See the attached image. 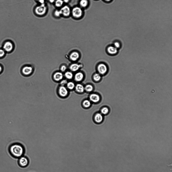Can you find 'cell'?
<instances>
[{
    "label": "cell",
    "mask_w": 172,
    "mask_h": 172,
    "mask_svg": "<svg viewBox=\"0 0 172 172\" xmlns=\"http://www.w3.org/2000/svg\"><path fill=\"white\" fill-rule=\"evenodd\" d=\"M90 99L92 102L96 103L99 101L100 98L98 95L95 94H92L90 95Z\"/></svg>",
    "instance_id": "obj_15"
},
{
    "label": "cell",
    "mask_w": 172,
    "mask_h": 172,
    "mask_svg": "<svg viewBox=\"0 0 172 172\" xmlns=\"http://www.w3.org/2000/svg\"><path fill=\"white\" fill-rule=\"evenodd\" d=\"M56 0H48V1L51 4H54Z\"/></svg>",
    "instance_id": "obj_32"
},
{
    "label": "cell",
    "mask_w": 172,
    "mask_h": 172,
    "mask_svg": "<svg viewBox=\"0 0 172 172\" xmlns=\"http://www.w3.org/2000/svg\"><path fill=\"white\" fill-rule=\"evenodd\" d=\"M58 93L59 95L62 97L66 96L68 94V92L67 89L64 86H61L59 88Z\"/></svg>",
    "instance_id": "obj_5"
},
{
    "label": "cell",
    "mask_w": 172,
    "mask_h": 172,
    "mask_svg": "<svg viewBox=\"0 0 172 172\" xmlns=\"http://www.w3.org/2000/svg\"><path fill=\"white\" fill-rule=\"evenodd\" d=\"M63 78V74L61 72L56 73L54 75V80L57 81H59L61 80Z\"/></svg>",
    "instance_id": "obj_12"
},
{
    "label": "cell",
    "mask_w": 172,
    "mask_h": 172,
    "mask_svg": "<svg viewBox=\"0 0 172 172\" xmlns=\"http://www.w3.org/2000/svg\"><path fill=\"white\" fill-rule=\"evenodd\" d=\"M104 0L106 2H109L111 1V0Z\"/></svg>",
    "instance_id": "obj_34"
},
{
    "label": "cell",
    "mask_w": 172,
    "mask_h": 172,
    "mask_svg": "<svg viewBox=\"0 0 172 172\" xmlns=\"http://www.w3.org/2000/svg\"><path fill=\"white\" fill-rule=\"evenodd\" d=\"M93 78L94 80L95 81H98L100 80L101 77L99 74L96 73L94 75Z\"/></svg>",
    "instance_id": "obj_22"
},
{
    "label": "cell",
    "mask_w": 172,
    "mask_h": 172,
    "mask_svg": "<svg viewBox=\"0 0 172 172\" xmlns=\"http://www.w3.org/2000/svg\"><path fill=\"white\" fill-rule=\"evenodd\" d=\"M83 104L85 107L88 108L90 107L91 105V103L89 101L86 100L84 101Z\"/></svg>",
    "instance_id": "obj_24"
},
{
    "label": "cell",
    "mask_w": 172,
    "mask_h": 172,
    "mask_svg": "<svg viewBox=\"0 0 172 172\" xmlns=\"http://www.w3.org/2000/svg\"><path fill=\"white\" fill-rule=\"evenodd\" d=\"M54 16L57 18H59L62 16L61 12L60 9H57L55 10L53 12Z\"/></svg>",
    "instance_id": "obj_17"
},
{
    "label": "cell",
    "mask_w": 172,
    "mask_h": 172,
    "mask_svg": "<svg viewBox=\"0 0 172 172\" xmlns=\"http://www.w3.org/2000/svg\"><path fill=\"white\" fill-rule=\"evenodd\" d=\"M67 69L65 65H63L61 67V70L62 72H64Z\"/></svg>",
    "instance_id": "obj_29"
},
{
    "label": "cell",
    "mask_w": 172,
    "mask_h": 172,
    "mask_svg": "<svg viewBox=\"0 0 172 172\" xmlns=\"http://www.w3.org/2000/svg\"><path fill=\"white\" fill-rule=\"evenodd\" d=\"M67 87L70 89H73L74 88L75 85L74 83L72 82H70L67 83Z\"/></svg>",
    "instance_id": "obj_23"
},
{
    "label": "cell",
    "mask_w": 172,
    "mask_h": 172,
    "mask_svg": "<svg viewBox=\"0 0 172 172\" xmlns=\"http://www.w3.org/2000/svg\"><path fill=\"white\" fill-rule=\"evenodd\" d=\"M2 68L1 67V66H0V72H1L2 71Z\"/></svg>",
    "instance_id": "obj_35"
},
{
    "label": "cell",
    "mask_w": 172,
    "mask_h": 172,
    "mask_svg": "<svg viewBox=\"0 0 172 172\" xmlns=\"http://www.w3.org/2000/svg\"><path fill=\"white\" fill-rule=\"evenodd\" d=\"M83 11L81 7H74L71 10V14L76 18H79L82 16Z\"/></svg>",
    "instance_id": "obj_3"
},
{
    "label": "cell",
    "mask_w": 172,
    "mask_h": 172,
    "mask_svg": "<svg viewBox=\"0 0 172 172\" xmlns=\"http://www.w3.org/2000/svg\"><path fill=\"white\" fill-rule=\"evenodd\" d=\"M63 0H56L54 4L55 7L57 9H60L64 5Z\"/></svg>",
    "instance_id": "obj_14"
},
{
    "label": "cell",
    "mask_w": 172,
    "mask_h": 172,
    "mask_svg": "<svg viewBox=\"0 0 172 172\" xmlns=\"http://www.w3.org/2000/svg\"><path fill=\"white\" fill-rule=\"evenodd\" d=\"M48 11V7L46 3L39 4L35 7L34 12L35 15L39 16H45Z\"/></svg>",
    "instance_id": "obj_2"
},
{
    "label": "cell",
    "mask_w": 172,
    "mask_h": 172,
    "mask_svg": "<svg viewBox=\"0 0 172 172\" xmlns=\"http://www.w3.org/2000/svg\"><path fill=\"white\" fill-rule=\"evenodd\" d=\"M89 2L87 0H81L79 2V4L81 7L83 8L86 7L88 5Z\"/></svg>",
    "instance_id": "obj_20"
},
{
    "label": "cell",
    "mask_w": 172,
    "mask_h": 172,
    "mask_svg": "<svg viewBox=\"0 0 172 172\" xmlns=\"http://www.w3.org/2000/svg\"><path fill=\"white\" fill-rule=\"evenodd\" d=\"M67 83V80H63L61 82V84L62 85V86H63L64 85L66 84Z\"/></svg>",
    "instance_id": "obj_30"
},
{
    "label": "cell",
    "mask_w": 172,
    "mask_h": 172,
    "mask_svg": "<svg viewBox=\"0 0 172 172\" xmlns=\"http://www.w3.org/2000/svg\"><path fill=\"white\" fill-rule=\"evenodd\" d=\"M83 77L84 75L83 73L81 72L78 73L75 75V80L76 82H80L83 80Z\"/></svg>",
    "instance_id": "obj_13"
},
{
    "label": "cell",
    "mask_w": 172,
    "mask_h": 172,
    "mask_svg": "<svg viewBox=\"0 0 172 172\" xmlns=\"http://www.w3.org/2000/svg\"><path fill=\"white\" fill-rule=\"evenodd\" d=\"M107 51L109 54L112 55L116 54L117 52V48L113 46H110L108 47Z\"/></svg>",
    "instance_id": "obj_16"
},
{
    "label": "cell",
    "mask_w": 172,
    "mask_h": 172,
    "mask_svg": "<svg viewBox=\"0 0 172 172\" xmlns=\"http://www.w3.org/2000/svg\"><path fill=\"white\" fill-rule=\"evenodd\" d=\"M85 89L88 92H91L93 90V87L91 85H88L86 86Z\"/></svg>",
    "instance_id": "obj_25"
},
{
    "label": "cell",
    "mask_w": 172,
    "mask_h": 172,
    "mask_svg": "<svg viewBox=\"0 0 172 172\" xmlns=\"http://www.w3.org/2000/svg\"><path fill=\"white\" fill-rule=\"evenodd\" d=\"M33 69L31 67H24L22 69V72L25 75H29L32 72Z\"/></svg>",
    "instance_id": "obj_11"
},
{
    "label": "cell",
    "mask_w": 172,
    "mask_h": 172,
    "mask_svg": "<svg viewBox=\"0 0 172 172\" xmlns=\"http://www.w3.org/2000/svg\"><path fill=\"white\" fill-rule=\"evenodd\" d=\"M114 47L117 48L120 47V45L118 42H116L114 43Z\"/></svg>",
    "instance_id": "obj_31"
},
{
    "label": "cell",
    "mask_w": 172,
    "mask_h": 172,
    "mask_svg": "<svg viewBox=\"0 0 172 172\" xmlns=\"http://www.w3.org/2000/svg\"><path fill=\"white\" fill-rule=\"evenodd\" d=\"M5 54V52L3 50H0V57L3 56Z\"/></svg>",
    "instance_id": "obj_28"
},
{
    "label": "cell",
    "mask_w": 172,
    "mask_h": 172,
    "mask_svg": "<svg viewBox=\"0 0 172 172\" xmlns=\"http://www.w3.org/2000/svg\"><path fill=\"white\" fill-rule=\"evenodd\" d=\"M95 120L97 122L100 123L102 121L103 117L100 114H97L95 116Z\"/></svg>",
    "instance_id": "obj_18"
},
{
    "label": "cell",
    "mask_w": 172,
    "mask_h": 172,
    "mask_svg": "<svg viewBox=\"0 0 172 172\" xmlns=\"http://www.w3.org/2000/svg\"><path fill=\"white\" fill-rule=\"evenodd\" d=\"M13 47L12 44L10 42H6L3 46L4 50L8 52L11 51L12 50Z\"/></svg>",
    "instance_id": "obj_8"
},
{
    "label": "cell",
    "mask_w": 172,
    "mask_h": 172,
    "mask_svg": "<svg viewBox=\"0 0 172 172\" xmlns=\"http://www.w3.org/2000/svg\"><path fill=\"white\" fill-rule=\"evenodd\" d=\"M60 9L61 12L62 16L68 17L71 14V10L70 8L67 5H63Z\"/></svg>",
    "instance_id": "obj_4"
},
{
    "label": "cell",
    "mask_w": 172,
    "mask_h": 172,
    "mask_svg": "<svg viewBox=\"0 0 172 172\" xmlns=\"http://www.w3.org/2000/svg\"><path fill=\"white\" fill-rule=\"evenodd\" d=\"M65 76L67 78L70 80L73 77V74L71 72H67L65 73Z\"/></svg>",
    "instance_id": "obj_21"
},
{
    "label": "cell",
    "mask_w": 172,
    "mask_h": 172,
    "mask_svg": "<svg viewBox=\"0 0 172 172\" xmlns=\"http://www.w3.org/2000/svg\"><path fill=\"white\" fill-rule=\"evenodd\" d=\"M35 1L38 2L39 4H42L46 3V0H35Z\"/></svg>",
    "instance_id": "obj_27"
},
{
    "label": "cell",
    "mask_w": 172,
    "mask_h": 172,
    "mask_svg": "<svg viewBox=\"0 0 172 172\" xmlns=\"http://www.w3.org/2000/svg\"><path fill=\"white\" fill-rule=\"evenodd\" d=\"M97 70L99 73L103 75L107 72V68L106 65L102 63L98 65Z\"/></svg>",
    "instance_id": "obj_6"
},
{
    "label": "cell",
    "mask_w": 172,
    "mask_h": 172,
    "mask_svg": "<svg viewBox=\"0 0 172 172\" xmlns=\"http://www.w3.org/2000/svg\"><path fill=\"white\" fill-rule=\"evenodd\" d=\"M81 67V65L76 63H74L70 65V69L73 72L77 71L79 68Z\"/></svg>",
    "instance_id": "obj_10"
},
{
    "label": "cell",
    "mask_w": 172,
    "mask_h": 172,
    "mask_svg": "<svg viewBox=\"0 0 172 172\" xmlns=\"http://www.w3.org/2000/svg\"><path fill=\"white\" fill-rule=\"evenodd\" d=\"M9 151L10 155L13 157L19 158L21 157L24 152L22 146L19 144H12L9 148Z\"/></svg>",
    "instance_id": "obj_1"
},
{
    "label": "cell",
    "mask_w": 172,
    "mask_h": 172,
    "mask_svg": "<svg viewBox=\"0 0 172 172\" xmlns=\"http://www.w3.org/2000/svg\"><path fill=\"white\" fill-rule=\"evenodd\" d=\"M76 90L77 92L81 93L83 92L84 90V88L83 86L80 84H78L76 86Z\"/></svg>",
    "instance_id": "obj_19"
},
{
    "label": "cell",
    "mask_w": 172,
    "mask_h": 172,
    "mask_svg": "<svg viewBox=\"0 0 172 172\" xmlns=\"http://www.w3.org/2000/svg\"><path fill=\"white\" fill-rule=\"evenodd\" d=\"M109 112V109H108L106 107H105L103 108L101 110V112L104 114H107Z\"/></svg>",
    "instance_id": "obj_26"
},
{
    "label": "cell",
    "mask_w": 172,
    "mask_h": 172,
    "mask_svg": "<svg viewBox=\"0 0 172 172\" xmlns=\"http://www.w3.org/2000/svg\"><path fill=\"white\" fill-rule=\"evenodd\" d=\"M64 3L67 4L69 3L70 0H63Z\"/></svg>",
    "instance_id": "obj_33"
},
{
    "label": "cell",
    "mask_w": 172,
    "mask_h": 172,
    "mask_svg": "<svg viewBox=\"0 0 172 172\" xmlns=\"http://www.w3.org/2000/svg\"><path fill=\"white\" fill-rule=\"evenodd\" d=\"M79 57V55L77 52H73L71 54L70 56V58L73 61L77 60Z\"/></svg>",
    "instance_id": "obj_9"
},
{
    "label": "cell",
    "mask_w": 172,
    "mask_h": 172,
    "mask_svg": "<svg viewBox=\"0 0 172 172\" xmlns=\"http://www.w3.org/2000/svg\"><path fill=\"white\" fill-rule=\"evenodd\" d=\"M19 163L21 166L25 167L28 165L29 161L27 158L26 157H21L19 160Z\"/></svg>",
    "instance_id": "obj_7"
}]
</instances>
